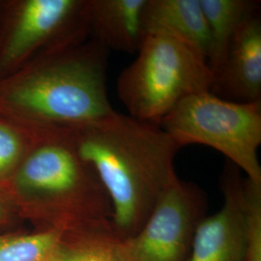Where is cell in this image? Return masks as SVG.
Returning a JSON list of instances; mask_svg holds the SVG:
<instances>
[{
	"instance_id": "5b68a950",
	"label": "cell",
	"mask_w": 261,
	"mask_h": 261,
	"mask_svg": "<svg viewBox=\"0 0 261 261\" xmlns=\"http://www.w3.org/2000/svg\"><path fill=\"white\" fill-rule=\"evenodd\" d=\"M160 126L182 148L199 144L222 153L246 178L261 183V102L237 103L211 91L190 95Z\"/></svg>"
},
{
	"instance_id": "8992f818",
	"label": "cell",
	"mask_w": 261,
	"mask_h": 261,
	"mask_svg": "<svg viewBox=\"0 0 261 261\" xmlns=\"http://www.w3.org/2000/svg\"><path fill=\"white\" fill-rule=\"evenodd\" d=\"M87 0H0V81L89 36Z\"/></svg>"
},
{
	"instance_id": "30bf717a",
	"label": "cell",
	"mask_w": 261,
	"mask_h": 261,
	"mask_svg": "<svg viewBox=\"0 0 261 261\" xmlns=\"http://www.w3.org/2000/svg\"><path fill=\"white\" fill-rule=\"evenodd\" d=\"M146 0H87L89 36L107 49L137 54L145 37Z\"/></svg>"
},
{
	"instance_id": "6da1fadb",
	"label": "cell",
	"mask_w": 261,
	"mask_h": 261,
	"mask_svg": "<svg viewBox=\"0 0 261 261\" xmlns=\"http://www.w3.org/2000/svg\"><path fill=\"white\" fill-rule=\"evenodd\" d=\"M72 133L110 197L114 232L121 240L134 236L178 177L174 160L181 147L158 124L116 111Z\"/></svg>"
},
{
	"instance_id": "ba28073f",
	"label": "cell",
	"mask_w": 261,
	"mask_h": 261,
	"mask_svg": "<svg viewBox=\"0 0 261 261\" xmlns=\"http://www.w3.org/2000/svg\"><path fill=\"white\" fill-rule=\"evenodd\" d=\"M244 179L240 169L226 161L221 176L223 206L197 225L188 261H247Z\"/></svg>"
},
{
	"instance_id": "9a60e30c",
	"label": "cell",
	"mask_w": 261,
	"mask_h": 261,
	"mask_svg": "<svg viewBox=\"0 0 261 261\" xmlns=\"http://www.w3.org/2000/svg\"><path fill=\"white\" fill-rule=\"evenodd\" d=\"M39 130L0 117V184L17 171L37 139Z\"/></svg>"
},
{
	"instance_id": "5bb4252c",
	"label": "cell",
	"mask_w": 261,
	"mask_h": 261,
	"mask_svg": "<svg viewBox=\"0 0 261 261\" xmlns=\"http://www.w3.org/2000/svg\"><path fill=\"white\" fill-rule=\"evenodd\" d=\"M64 230L50 228L35 233L0 234V261H47Z\"/></svg>"
},
{
	"instance_id": "3957f363",
	"label": "cell",
	"mask_w": 261,
	"mask_h": 261,
	"mask_svg": "<svg viewBox=\"0 0 261 261\" xmlns=\"http://www.w3.org/2000/svg\"><path fill=\"white\" fill-rule=\"evenodd\" d=\"M19 211L64 231L112 221L103 185L81 158L71 130H39L14 175L4 183Z\"/></svg>"
},
{
	"instance_id": "52a82bcc",
	"label": "cell",
	"mask_w": 261,
	"mask_h": 261,
	"mask_svg": "<svg viewBox=\"0 0 261 261\" xmlns=\"http://www.w3.org/2000/svg\"><path fill=\"white\" fill-rule=\"evenodd\" d=\"M206 209L204 192L194 183L176 178L140 230L119 240L122 255L127 261H188Z\"/></svg>"
},
{
	"instance_id": "4fadbf2b",
	"label": "cell",
	"mask_w": 261,
	"mask_h": 261,
	"mask_svg": "<svg viewBox=\"0 0 261 261\" xmlns=\"http://www.w3.org/2000/svg\"><path fill=\"white\" fill-rule=\"evenodd\" d=\"M112 221L64 231L47 261H127Z\"/></svg>"
},
{
	"instance_id": "8fae6325",
	"label": "cell",
	"mask_w": 261,
	"mask_h": 261,
	"mask_svg": "<svg viewBox=\"0 0 261 261\" xmlns=\"http://www.w3.org/2000/svg\"><path fill=\"white\" fill-rule=\"evenodd\" d=\"M143 28L145 35L174 39L209 59L211 40L199 0H146Z\"/></svg>"
},
{
	"instance_id": "e0dca14e",
	"label": "cell",
	"mask_w": 261,
	"mask_h": 261,
	"mask_svg": "<svg viewBox=\"0 0 261 261\" xmlns=\"http://www.w3.org/2000/svg\"><path fill=\"white\" fill-rule=\"evenodd\" d=\"M19 210L5 184H0V223L10 220Z\"/></svg>"
},
{
	"instance_id": "7c38bea8",
	"label": "cell",
	"mask_w": 261,
	"mask_h": 261,
	"mask_svg": "<svg viewBox=\"0 0 261 261\" xmlns=\"http://www.w3.org/2000/svg\"><path fill=\"white\" fill-rule=\"evenodd\" d=\"M210 34L211 49L208 64L215 75L224 62L238 28L259 11L253 0H199Z\"/></svg>"
},
{
	"instance_id": "2e32d148",
	"label": "cell",
	"mask_w": 261,
	"mask_h": 261,
	"mask_svg": "<svg viewBox=\"0 0 261 261\" xmlns=\"http://www.w3.org/2000/svg\"><path fill=\"white\" fill-rule=\"evenodd\" d=\"M247 217V261H261V183L244 179Z\"/></svg>"
},
{
	"instance_id": "9c48e42d",
	"label": "cell",
	"mask_w": 261,
	"mask_h": 261,
	"mask_svg": "<svg viewBox=\"0 0 261 261\" xmlns=\"http://www.w3.org/2000/svg\"><path fill=\"white\" fill-rule=\"evenodd\" d=\"M212 93L237 103L261 102V19L255 13L236 31L214 75Z\"/></svg>"
},
{
	"instance_id": "277c9868",
	"label": "cell",
	"mask_w": 261,
	"mask_h": 261,
	"mask_svg": "<svg viewBox=\"0 0 261 261\" xmlns=\"http://www.w3.org/2000/svg\"><path fill=\"white\" fill-rule=\"evenodd\" d=\"M137 55L116 84L132 117L160 125L180 101L211 90L214 75L208 61L179 41L147 34Z\"/></svg>"
},
{
	"instance_id": "7a4b0ae2",
	"label": "cell",
	"mask_w": 261,
	"mask_h": 261,
	"mask_svg": "<svg viewBox=\"0 0 261 261\" xmlns=\"http://www.w3.org/2000/svg\"><path fill=\"white\" fill-rule=\"evenodd\" d=\"M109 49L92 38L47 54L0 81V117L32 130H75L114 112Z\"/></svg>"
}]
</instances>
